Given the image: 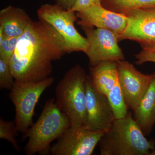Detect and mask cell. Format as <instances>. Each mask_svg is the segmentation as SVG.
Masks as SVG:
<instances>
[{
    "mask_svg": "<svg viewBox=\"0 0 155 155\" xmlns=\"http://www.w3.org/2000/svg\"><path fill=\"white\" fill-rule=\"evenodd\" d=\"M67 54L63 36L49 23L31 20L19 37L10 68L16 81L34 82L50 77L52 63Z\"/></svg>",
    "mask_w": 155,
    "mask_h": 155,
    "instance_id": "cell-1",
    "label": "cell"
},
{
    "mask_svg": "<svg viewBox=\"0 0 155 155\" xmlns=\"http://www.w3.org/2000/svg\"><path fill=\"white\" fill-rule=\"evenodd\" d=\"M101 155H149L155 143L148 140L130 113L115 119L99 142Z\"/></svg>",
    "mask_w": 155,
    "mask_h": 155,
    "instance_id": "cell-2",
    "label": "cell"
},
{
    "mask_svg": "<svg viewBox=\"0 0 155 155\" xmlns=\"http://www.w3.org/2000/svg\"><path fill=\"white\" fill-rule=\"evenodd\" d=\"M71 126L69 117L58 107L55 99L48 100L38 119L22 137L23 141L28 139L24 153L27 155L50 153L51 143Z\"/></svg>",
    "mask_w": 155,
    "mask_h": 155,
    "instance_id": "cell-3",
    "label": "cell"
},
{
    "mask_svg": "<svg viewBox=\"0 0 155 155\" xmlns=\"http://www.w3.org/2000/svg\"><path fill=\"white\" fill-rule=\"evenodd\" d=\"M87 76L85 70L76 65L67 71L56 87V104L69 117L72 128L84 127L86 121Z\"/></svg>",
    "mask_w": 155,
    "mask_h": 155,
    "instance_id": "cell-4",
    "label": "cell"
},
{
    "mask_svg": "<svg viewBox=\"0 0 155 155\" xmlns=\"http://www.w3.org/2000/svg\"><path fill=\"white\" fill-rule=\"evenodd\" d=\"M54 81L53 77L38 82H21L15 81L9 96L15 107L14 122L18 132L24 134L33 125L35 106L42 94Z\"/></svg>",
    "mask_w": 155,
    "mask_h": 155,
    "instance_id": "cell-5",
    "label": "cell"
},
{
    "mask_svg": "<svg viewBox=\"0 0 155 155\" xmlns=\"http://www.w3.org/2000/svg\"><path fill=\"white\" fill-rule=\"evenodd\" d=\"M37 14L39 19L49 23L63 36L67 53H85L88 42L75 28V22L78 20L75 12L66 10L57 4H45L39 8Z\"/></svg>",
    "mask_w": 155,
    "mask_h": 155,
    "instance_id": "cell-6",
    "label": "cell"
},
{
    "mask_svg": "<svg viewBox=\"0 0 155 155\" xmlns=\"http://www.w3.org/2000/svg\"><path fill=\"white\" fill-rule=\"evenodd\" d=\"M86 35L88 47L85 54L91 67L105 61L124 60L125 57L118 45L119 37L115 32L104 28L81 27Z\"/></svg>",
    "mask_w": 155,
    "mask_h": 155,
    "instance_id": "cell-7",
    "label": "cell"
},
{
    "mask_svg": "<svg viewBox=\"0 0 155 155\" xmlns=\"http://www.w3.org/2000/svg\"><path fill=\"white\" fill-rule=\"evenodd\" d=\"M86 119L84 127L93 132L107 131L115 120L107 98L95 88L91 76L86 81Z\"/></svg>",
    "mask_w": 155,
    "mask_h": 155,
    "instance_id": "cell-8",
    "label": "cell"
},
{
    "mask_svg": "<svg viewBox=\"0 0 155 155\" xmlns=\"http://www.w3.org/2000/svg\"><path fill=\"white\" fill-rule=\"evenodd\" d=\"M122 14L128 21L119 41L129 40L137 42L142 49H155V7L133 9Z\"/></svg>",
    "mask_w": 155,
    "mask_h": 155,
    "instance_id": "cell-9",
    "label": "cell"
},
{
    "mask_svg": "<svg viewBox=\"0 0 155 155\" xmlns=\"http://www.w3.org/2000/svg\"><path fill=\"white\" fill-rule=\"evenodd\" d=\"M105 132L70 127L50 149L52 155H91Z\"/></svg>",
    "mask_w": 155,
    "mask_h": 155,
    "instance_id": "cell-10",
    "label": "cell"
},
{
    "mask_svg": "<svg viewBox=\"0 0 155 155\" xmlns=\"http://www.w3.org/2000/svg\"><path fill=\"white\" fill-rule=\"evenodd\" d=\"M116 63L119 84L125 102L127 107L133 111L147 91L154 73L143 74L124 60Z\"/></svg>",
    "mask_w": 155,
    "mask_h": 155,
    "instance_id": "cell-11",
    "label": "cell"
},
{
    "mask_svg": "<svg viewBox=\"0 0 155 155\" xmlns=\"http://www.w3.org/2000/svg\"><path fill=\"white\" fill-rule=\"evenodd\" d=\"M78 25L81 27L104 28L115 32L119 38L128 24V18L122 13L106 8L102 4L95 5L83 11L76 12Z\"/></svg>",
    "mask_w": 155,
    "mask_h": 155,
    "instance_id": "cell-12",
    "label": "cell"
},
{
    "mask_svg": "<svg viewBox=\"0 0 155 155\" xmlns=\"http://www.w3.org/2000/svg\"><path fill=\"white\" fill-rule=\"evenodd\" d=\"M31 20L23 9L9 6L0 11V31L5 36L19 37Z\"/></svg>",
    "mask_w": 155,
    "mask_h": 155,
    "instance_id": "cell-13",
    "label": "cell"
},
{
    "mask_svg": "<svg viewBox=\"0 0 155 155\" xmlns=\"http://www.w3.org/2000/svg\"><path fill=\"white\" fill-rule=\"evenodd\" d=\"M133 111V118L144 135L150 133L155 123V73L148 89Z\"/></svg>",
    "mask_w": 155,
    "mask_h": 155,
    "instance_id": "cell-14",
    "label": "cell"
},
{
    "mask_svg": "<svg viewBox=\"0 0 155 155\" xmlns=\"http://www.w3.org/2000/svg\"><path fill=\"white\" fill-rule=\"evenodd\" d=\"M90 72L95 87L106 96L119 83L116 61H105L90 67Z\"/></svg>",
    "mask_w": 155,
    "mask_h": 155,
    "instance_id": "cell-15",
    "label": "cell"
},
{
    "mask_svg": "<svg viewBox=\"0 0 155 155\" xmlns=\"http://www.w3.org/2000/svg\"><path fill=\"white\" fill-rule=\"evenodd\" d=\"M101 4L108 10L122 14L133 9L155 7V0H101Z\"/></svg>",
    "mask_w": 155,
    "mask_h": 155,
    "instance_id": "cell-16",
    "label": "cell"
},
{
    "mask_svg": "<svg viewBox=\"0 0 155 155\" xmlns=\"http://www.w3.org/2000/svg\"><path fill=\"white\" fill-rule=\"evenodd\" d=\"M114 111L115 119L125 118L128 114V107L125 102L119 82L107 96Z\"/></svg>",
    "mask_w": 155,
    "mask_h": 155,
    "instance_id": "cell-17",
    "label": "cell"
},
{
    "mask_svg": "<svg viewBox=\"0 0 155 155\" xmlns=\"http://www.w3.org/2000/svg\"><path fill=\"white\" fill-rule=\"evenodd\" d=\"M17 132L14 121H5L2 118L0 119V139L10 142L17 151L20 152V147L16 139Z\"/></svg>",
    "mask_w": 155,
    "mask_h": 155,
    "instance_id": "cell-18",
    "label": "cell"
},
{
    "mask_svg": "<svg viewBox=\"0 0 155 155\" xmlns=\"http://www.w3.org/2000/svg\"><path fill=\"white\" fill-rule=\"evenodd\" d=\"M18 38L5 36L0 31V59L10 62L16 49Z\"/></svg>",
    "mask_w": 155,
    "mask_h": 155,
    "instance_id": "cell-19",
    "label": "cell"
},
{
    "mask_svg": "<svg viewBox=\"0 0 155 155\" xmlns=\"http://www.w3.org/2000/svg\"><path fill=\"white\" fill-rule=\"evenodd\" d=\"M15 81L9 63L0 59V88L11 90Z\"/></svg>",
    "mask_w": 155,
    "mask_h": 155,
    "instance_id": "cell-20",
    "label": "cell"
},
{
    "mask_svg": "<svg viewBox=\"0 0 155 155\" xmlns=\"http://www.w3.org/2000/svg\"><path fill=\"white\" fill-rule=\"evenodd\" d=\"M135 57L137 60L135 63L137 65H141L146 62L155 64V49H142L135 55Z\"/></svg>",
    "mask_w": 155,
    "mask_h": 155,
    "instance_id": "cell-21",
    "label": "cell"
},
{
    "mask_svg": "<svg viewBox=\"0 0 155 155\" xmlns=\"http://www.w3.org/2000/svg\"><path fill=\"white\" fill-rule=\"evenodd\" d=\"M100 4H101V0H76L70 10L76 13Z\"/></svg>",
    "mask_w": 155,
    "mask_h": 155,
    "instance_id": "cell-22",
    "label": "cell"
},
{
    "mask_svg": "<svg viewBox=\"0 0 155 155\" xmlns=\"http://www.w3.org/2000/svg\"><path fill=\"white\" fill-rule=\"evenodd\" d=\"M56 4L67 10H70L76 0H54Z\"/></svg>",
    "mask_w": 155,
    "mask_h": 155,
    "instance_id": "cell-23",
    "label": "cell"
},
{
    "mask_svg": "<svg viewBox=\"0 0 155 155\" xmlns=\"http://www.w3.org/2000/svg\"><path fill=\"white\" fill-rule=\"evenodd\" d=\"M149 155H155V149L152 150V151L150 152Z\"/></svg>",
    "mask_w": 155,
    "mask_h": 155,
    "instance_id": "cell-24",
    "label": "cell"
}]
</instances>
